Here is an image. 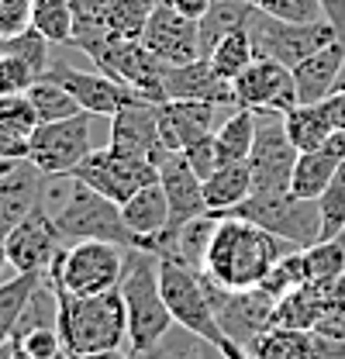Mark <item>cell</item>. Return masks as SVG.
Masks as SVG:
<instances>
[{
  "label": "cell",
  "mask_w": 345,
  "mask_h": 359,
  "mask_svg": "<svg viewBox=\"0 0 345 359\" xmlns=\"http://www.w3.org/2000/svg\"><path fill=\"white\" fill-rule=\"evenodd\" d=\"M294 249H297L294 242L266 231L262 224L249 222V218L224 215V218H217L215 235L208 242L201 273L208 280H215L217 287L252 290V287H262L269 269Z\"/></svg>",
  "instance_id": "cell-1"
},
{
  "label": "cell",
  "mask_w": 345,
  "mask_h": 359,
  "mask_svg": "<svg viewBox=\"0 0 345 359\" xmlns=\"http://www.w3.org/2000/svg\"><path fill=\"white\" fill-rule=\"evenodd\" d=\"M42 208L55 218L66 242H114L121 249H145V242L121 218V204L97 194L76 177H48L42 190Z\"/></svg>",
  "instance_id": "cell-2"
},
{
  "label": "cell",
  "mask_w": 345,
  "mask_h": 359,
  "mask_svg": "<svg viewBox=\"0 0 345 359\" xmlns=\"http://www.w3.org/2000/svg\"><path fill=\"white\" fill-rule=\"evenodd\" d=\"M121 301L128 311V349L131 356L145 359L149 353H156L172 321L163 287H159V256L149 249H128L125 252V276H121Z\"/></svg>",
  "instance_id": "cell-3"
},
{
  "label": "cell",
  "mask_w": 345,
  "mask_h": 359,
  "mask_svg": "<svg viewBox=\"0 0 345 359\" xmlns=\"http://www.w3.org/2000/svg\"><path fill=\"white\" fill-rule=\"evenodd\" d=\"M55 297H59L55 328L69 356H93V353H111V349L128 346V311H125L121 290L76 297L55 287Z\"/></svg>",
  "instance_id": "cell-4"
},
{
  "label": "cell",
  "mask_w": 345,
  "mask_h": 359,
  "mask_svg": "<svg viewBox=\"0 0 345 359\" xmlns=\"http://www.w3.org/2000/svg\"><path fill=\"white\" fill-rule=\"evenodd\" d=\"M159 287H163V297H166V308H170L172 321L197 342H208L221 349L224 356L231 359H249L217 325L215 308H211V297L204 290V276L201 269L187 266L172 256H159Z\"/></svg>",
  "instance_id": "cell-5"
},
{
  "label": "cell",
  "mask_w": 345,
  "mask_h": 359,
  "mask_svg": "<svg viewBox=\"0 0 345 359\" xmlns=\"http://www.w3.org/2000/svg\"><path fill=\"white\" fill-rule=\"evenodd\" d=\"M125 252L128 249H121L114 242H100V238L69 242L45 276L55 287H62L66 294H76V297L107 294V290H118L121 287Z\"/></svg>",
  "instance_id": "cell-6"
},
{
  "label": "cell",
  "mask_w": 345,
  "mask_h": 359,
  "mask_svg": "<svg viewBox=\"0 0 345 359\" xmlns=\"http://www.w3.org/2000/svg\"><path fill=\"white\" fill-rule=\"evenodd\" d=\"M228 215L262 224L266 231L294 242L297 249H311L314 242H321V211H318V201H301L290 190L252 194L249 201H242ZM217 218H224V215H217Z\"/></svg>",
  "instance_id": "cell-7"
},
{
  "label": "cell",
  "mask_w": 345,
  "mask_h": 359,
  "mask_svg": "<svg viewBox=\"0 0 345 359\" xmlns=\"http://www.w3.org/2000/svg\"><path fill=\"white\" fill-rule=\"evenodd\" d=\"M80 52H86L100 73L114 76L118 83L131 87L135 93H142L145 100H166L163 93V73L166 66L138 42V39H118V35H104L97 42L83 45Z\"/></svg>",
  "instance_id": "cell-8"
},
{
  "label": "cell",
  "mask_w": 345,
  "mask_h": 359,
  "mask_svg": "<svg viewBox=\"0 0 345 359\" xmlns=\"http://www.w3.org/2000/svg\"><path fill=\"white\" fill-rule=\"evenodd\" d=\"M90 125H93V114H86V111L73 114V118H62V121H42L32 132L28 159L42 170L45 177H69L97 149Z\"/></svg>",
  "instance_id": "cell-9"
},
{
  "label": "cell",
  "mask_w": 345,
  "mask_h": 359,
  "mask_svg": "<svg viewBox=\"0 0 345 359\" xmlns=\"http://www.w3.org/2000/svg\"><path fill=\"white\" fill-rule=\"evenodd\" d=\"M249 35L256 45V55L262 59H276L283 66H297L307 55H314L318 48L332 45L339 35L328 21H314V25H294V21H280V18H269L262 11H252L249 18Z\"/></svg>",
  "instance_id": "cell-10"
},
{
  "label": "cell",
  "mask_w": 345,
  "mask_h": 359,
  "mask_svg": "<svg viewBox=\"0 0 345 359\" xmlns=\"http://www.w3.org/2000/svg\"><path fill=\"white\" fill-rule=\"evenodd\" d=\"M204 276V273H201ZM204 290L211 297V308L215 318L221 325V332L245 353L259 335L273 325V308H276V297L266 294L262 287L252 290H228V287H217L215 280L204 276Z\"/></svg>",
  "instance_id": "cell-11"
},
{
  "label": "cell",
  "mask_w": 345,
  "mask_h": 359,
  "mask_svg": "<svg viewBox=\"0 0 345 359\" xmlns=\"http://www.w3.org/2000/svg\"><path fill=\"white\" fill-rule=\"evenodd\" d=\"M69 177L93 187L104 197H111L114 204H125L131 194H138L142 187L159 180V166L149 163V159H138V156H128V152H118V149L104 145V149H93Z\"/></svg>",
  "instance_id": "cell-12"
},
{
  "label": "cell",
  "mask_w": 345,
  "mask_h": 359,
  "mask_svg": "<svg viewBox=\"0 0 345 359\" xmlns=\"http://www.w3.org/2000/svg\"><path fill=\"white\" fill-rule=\"evenodd\" d=\"M245 163L252 170V194L290 190L297 149L287 138L283 114H276V111H259L256 114V142H252V152H249Z\"/></svg>",
  "instance_id": "cell-13"
},
{
  "label": "cell",
  "mask_w": 345,
  "mask_h": 359,
  "mask_svg": "<svg viewBox=\"0 0 345 359\" xmlns=\"http://www.w3.org/2000/svg\"><path fill=\"white\" fill-rule=\"evenodd\" d=\"M159 187H163V194L170 201V228L152 238V252L166 256L172 245V235L187 222L208 215V201H204V180L190 170L183 152H166L163 156V163H159Z\"/></svg>",
  "instance_id": "cell-14"
},
{
  "label": "cell",
  "mask_w": 345,
  "mask_h": 359,
  "mask_svg": "<svg viewBox=\"0 0 345 359\" xmlns=\"http://www.w3.org/2000/svg\"><path fill=\"white\" fill-rule=\"evenodd\" d=\"M66 235L59 231L55 218L45 211L42 204L7 231V266L14 273H48L59 252L66 249Z\"/></svg>",
  "instance_id": "cell-15"
},
{
  "label": "cell",
  "mask_w": 345,
  "mask_h": 359,
  "mask_svg": "<svg viewBox=\"0 0 345 359\" xmlns=\"http://www.w3.org/2000/svg\"><path fill=\"white\" fill-rule=\"evenodd\" d=\"M231 97H235V107H245V111H256V114L259 111L287 114L301 104L290 66H283L276 59H262V55H256L252 66L242 76L231 80Z\"/></svg>",
  "instance_id": "cell-16"
},
{
  "label": "cell",
  "mask_w": 345,
  "mask_h": 359,
  "mask_svg": "<svg viewBox=\"0 0 345 359\" xmlns=\"http://www.w3.org/2000/svg\"><path fill=\"white\" fill-rule=\"evenodd\" d=\"M231 111L235 104H224V100H159L156 104L159 138L166 152H183L197 138L215 135Z\"/></svg>",
  "instance_id": "cell-17"
},
{
  "label": "cell",
  "mask_w": 345,
  "mask_h": 359,
  "mask_svg": "<svg viewBox=\"0 0 345 359\" xmlns=\"http://www.w3.org/2000/svg\"><path fill=\"white\" fill-rule=\"evenodd\" d=\"M45 76L59 80L62 87L76 97V104L83 107L86 114H93V118H114L121 107H128L135 100H145L142 93H135L131 87L118 83L114 76H107L100 69H76L69 62H55L52 59Z\"/></svg>",
  "instance_id": "cell-18"
},
{
  "label": "cell",
  "mask_w": 345,
  "mask_h": 359,
  "mask_svg": "<svg viewBox=\"0 0 345 359\" xmlns=\"http://www.w3.org/2000/svg\"><path fill=\"white\" fill-rule=\"evenodd\" d=\"M138 42L145 45L163 66L194 62V59H201V21L183 18L180 11H172L170 4L163 0L152 11V18L145 21Z\"/></svg>",
  "instance_id": "cell-19"
},
{
  "label": "cell",
  "mask_w": 345,
  "mask_h": 359,
  "mask_svg": "<svg viewBox=\"0 0 345 359\" xmlns=\"http://www.w3.org/2000/svg\"><path fill=\"white\" fill-rule=\"evenodd\" d=\"M107 145L118 149V152H128V156L149 159V163L159 166L163 156H166V145H163V138H159L156 100H135L128 107H121V111L111 118Z\"/></svg>",
  "instance_id": "cell-20"
},
{
  "label": "cell",
  "mask_w": 345,
  "mask_h": 359,
  "mask_svg": "<svg viewBox=\"0 0 345 359\" xmlns=\"http://www.w3.org/2000/svg\"><path fill=\"white\" fill-rule=\"evenodd\" d=\"M45 173L32 159H18L0 177V231H11L18 222H25L42 204Z\"/></svg>",
  "instance_id": "cell-21"
},
{
  "label": "cell",
  "mask_w": 345,
  "mask_h": 359,
  "mask_svg": "<svg viewBox=\"0 0 345 359\" xmlns=\"http://www.w3.org/2000/svg\"><path fill=\"white\" fill-rule=\"evenodd\" d=\"M163 93H166V100H224V104H235L231 83L217 76L208 59H194V62H183V66H166Z\"/></svg>",
  "instance_id": "cell-22"
},
{
  "label": "cell",
  "mask_w": 345,
  "mask_h": 359,
  "mask_svg": "<svg viewBox=\"0 0 345 359\" xmlns=\"http://www.w3.org/2000/svg\"><path fill=\"white\" fill-rule=\"evenodd\" d=\"M345 62V42L335 39L332 45L318 48L314 55H307L304 62H297L290 73H294V83H297V100L301 104H318L325 97L335 93L339 83V73H342Z\"/></svg>",
  "instance_id": "cell-23"
},
{
  "label": "cell",
  "mask_w": 345,
  "mask_h": 359,
  "mask_svg": "<svg viewBox=\"0 0 345 359\" xmlns=\"http://www.w3.org/2000/svg\"><path fill=\"white\" fill-rule=\"evenodd\" d=\"M121 218L145 242V249L152 252V238L170 228V201H166L159 180L149 183V187H142L138 194H131L128 201L121 204Z\"/></svg>",
  "instance_id": "cell-24"
},
{
  "label": "cell",
  "mask_w": 345,
  "mask_h": 359,
  "mask_svg": "<svg viewBox=\"0 0 345 359\" xmlns=\"http://www.w3.org/2000/svg\"><path fill=\"white\" fill-rule=\"evenodd\" d=\"M332 304V287H321V283H301L294 287L290 294H283L273 308V325H283V328H304L311 332L314 321L321 318V311Z\"/></svg>",
  "instance_id": "cell-25"
},
{
  "label": "cell",
  "mask_w": 345,
  "mask_h": 359,
  "mask_svg": "<svg viewBox=\"0 0 345 359\" xmlns=\"http://www.w3.org/2000/svg\"><path fill=\"white\" fill-rule=\"evenodd\" d=\"M249 197H252V170H249V163H224L204 180V201H208L211 215H228Z\"/></svg>",
  "instance_id": "cell-26"
},
{
  "label": "cell",
  "mask_w": 345,
  "mask_h": 359,
  "mask_svg": "<svg viewBox=\"0 0 345 359\" xmlns=\"http://www.w3.org/2000/svg\"><path fill=\"white\" fill-rule=\"evenodd\" d=\"M342 163L345 159L332 156L328 149L297 152V163H294V173H290V194L301 197V201H318L328 190V183L335 180Z\"/></svg>",
  "instance_id": "cell-27"
},
{
  "label": "cell",
  "mask_w": 345,
  "mask_h": 359,
  "mask_svg": "<svg viewBox=\"0 0 345 359\" xmlns=\"http://www.w3.org/2000/svg\"><path fill=\"white\" fill-rule=\"evenodd\" d=\"M256 4L252 0H215L208 7V14L201 18V59L211 55L228 32H238V28H249V18H252Z\"/></svg>",
  "instance_id": "cell-28"
},
{
  "label": "cell",
  "mask_w": 345,
  "mask_h": 359,
  "mask_svg": "<svg viewBox=\"0 0 345 359\" xmlns=\"http://www.w3.org/2000/svg\"><path fill=\"white\" fill-rule=\"evenodd\" d=\"M249 359H314V332L269 325L245 349Z\"/></svg>",
  "instance_id": "cell-29"
},
{
  "label": "cell",
  "mask_w": 345,
  "mask_h": 359,
  "mask_svg": "<svg viewBox=\"0 0 345 359\" xmlns=\"http://www.w3.org/2000/svg\"><path fill=\"white\" fill-rule=\"evenodd\" d=\"M283 128H287V138L294 142L297 152H311V149H321L328 142V135L335 132L332 128V118L325 111V104H297L294 111L283 114Z\"/></svg>",
  "instance_id": "cell-30"
},
{
  "label": "cell",
  "mask_w": 345,
  "mask_h": 359,
  "mask_svg": "<svg viewBox=\"0 0 345 359\" xmlns=\"http://www.w3.org/2000/svg\"><path fill=\"white\" fill-rule=\"evenodd\" d=\"M215 142H217L221 166L224 163H245L249 152H252V142H256V111L235 107L224 118V125L215 132Z\"/></svg>",
  "instance_id": "cell-31"
},
{
  "label": "cell",
  "mask_w": 345,
  "mask_h": 359,
  "mask_svg": "<svg viewBox=\"0 0 345 359\" xmlns=\"http://www.w3.org/2000/svg\"><path fill=\"white\" fill-rule=\"evenodd\" d=\"M39 283H42V273H14V280L0 283V346L14 342L18 321H21Z\"/></svg>",
  "instance_id": "cell-32"
},
{
  "label": "cell",
  "mask_w": 345,
  "mask_h": 359,
  "mask_svg": "<svg viewBox=\"0 0 345 359\" xmlns=\"http://www.w3.org/2000/svg\"><path fill=\"white\" fill-rule=\"evenodd\" d=\"M252 59H256V45H252L249 28L228 32V35L211 48V55H208V62L215 66V73L221 80H228V83H231L235 76H242V73L252 66Z\"/></svg>",
  "instance_id": "cell-33"
},
{
  "label": "cell",
  "mask_w": 345,
  "mask_h": 359,
  "mask_svg": "<svg viewBox=\"0 0 345 359\" xmlns=\"http://www.w3.org/2000/svg\"><path fill=\"white\" fill-rule=\"evenodd\" d=\"M215 228H217V215H211V211L201 215V218H194V222H187L172 235V245L166 256H172V259H180V263H187V266H194V269H201Z\"/></svg>",
  "instance_id": "cell-34"
},
{
  "label": "cell",
  "mask_w": 345,
  "mask_h": 359,
  "mask_svg": "<svg viewBox=\"0 0 345 359\" xmlns=\"http://www.w3.org/2000/svg\"><path fill=\"white\" fill-rule=\"evenodd\" d=\"M32 28L42 32L52 45H73V4L69 0H35L32 4Z\"/></svg>",
  "instance_id": "cell-35"
},
{
  "label": "cell",
  "mask_w": 345,
  "mask_h": 359,
  "mask_svg": "<svg viewBox=\"0 0 345 359\" xmlns=\"http://www.w3.org/2000/svg\"><path fill=\"white\" fill-rule=\"evenodd\" d=\"M304 263H307V283L332 287L345 273V235L321 238L311 249H304Z\"/></svg>",
  "instance_id": "cell-36"
},
{
  "label": "cell",
  "mask_w": 345,
  "mask_h": 359,
  "mask_svg": "<svg viewBox=\"0 0 345 359\" xmlns=\"http://www.w3.org/2000/svg\"><path fill=\"white\" fill-rule=\"evenodd\" d=\"M28 97H32V104H35L42 121H62V118H73V114L83 111L76 104V97L52 76H39L32 83V90H28Z\"/></svg>",
  "instance_id": "cell-37"
},
{
  "label": "cell",
  "mask_w": 345,
  "mask_h": 359,
  "mask_svg": "<svg viewBox=\"0 0 345 359\" xmlns=\"http://www.w3.org/2000/svg\"><path fill=\"white\" fill-rule=\"evenodd\" d=\"M163 0H107V32L118 39H142L145 21Z\"/></svg>",
  "instance_id": "cell-38"
},
{
  "label": "cell",
  "mask_w": 345,
  "mask_h": 359,
  "mask_svg": "<svg viewBox=\"0 0 345 359\" xmlns=\"http://www.w3.org/2000/svg\"><path fill=\"white\" fill-rule=\"evenodd\" d=\"M0 52L18 55V59H21V62H28L39 76H45V69L52 66V42L45 39L42 32H35L32 25H28L25 32H18V35L0 39Z\"/></svg>",
  "instance_id": "cell-39"
},
{
  "label": "cell",
  "mask_w": 345,
  "mask_h": 359,
  "mask_svg": "<svg viewBox=\"0 0 345 359\" xmlns=\"http://www.w3.org/2000/svg\"><path fill=\"white\" fill-rule=\"evenodd\" d=\"M318 211H321V238H339L345 231V163L328 183V190L318 197Z\"/></svg>",
  "instance_id": "cell-40"
},
{
  "label": "cell",
  "mask_w": 345,
  "mask_h": 359,
  "mask_svg": "<svg viewBox=\"0 0 345 359\" xmlns=\"http://www.w3.org/2000/svg\"><path fill=\"white\" fill-rule=\"evenodd\" d=\"M301 283H307V263H304V249H294V252H287L276 266L269 269V276L262 280V290L280 301L283 294H290Z\"/></svg>",
  "instance_id": "cell-41"
},
{
  "label": "cell",
  "mask_w": 345,
  "mask_h": 359,
  "mask_svg": "<svg viewBox=\"0 0 345 359\" xmlns=\"http://www.w3.org/2000/svg\"><path fill=\"white\" fill-rule=\"evenodd\" d=\"M262 14L280 18V21H294V25H314L325 21L321 14V0H252Z\"/></svg>",
  "instance_id": "cell-42"
},
{
  "label": "cell",
  "mask_w": 345,
  "mask_h": 359,
  "mask_svg": "<svg viewBox=\"0 0 345 359\" xmlns=\"http://www.w3.org/2000/svg\"><path fill=\"white\" fill-rule=\"evenodd\" d=\"M0 125H7L21 135H32L42 125V118H39L28 93H11V97H0Z\"/></svg>",
  "instance_id": "cell-43"
},
{
  "label": "cell",
  "mask_w": 345,
  "mask_h": 359,
  "mask_svg": "<svg viewBox=\"0 0 345 359\" xmlns=\"http://www.w3.org/2000/svg\"><path fill=\"white\" fill-rule=\"evenodd\" d=\"M14 342L21 346V353H28L32 359H59L66 353L59 328H28V332L14 335Z\"/></svg>",
  "instance_id": "cell-44"
},
{
  "label": "cell",
  "mask_w": 345,
  "mask_h": 359,
  "mask_svg": "<svg viewBox=\"0 0 345 359\" xmlns=\"http://www.w3.org/2000/svg\"><path fill=\"white\" fill-rule=\"evenodd\" d=\"M35 80H39V73H35L28 62H21L18 55L0 52V97H11V93H28Z\"/></svg>",
  "instance_id": "cell-45"
},
{
  "label": "cell",
  "mask_w": 345,
  "mask_h": 359,
  "mask_svg": "<svg viewBox=\"0 0 345 359\" xmlns=\"http://www.w3.org/2000/svg\"><path fill=\"white\" fill-rule=\"evenodd\" d=\"M183 159L190 163V170H194L197 177L208 180L217 170V166H221V156H217L215 135H204V138H197L194 145H187V149H183Z\"/></svg>",
  "instance_id": "cell-46"
},
{
  "label": "cell",
  "mask_w": 345,
  "mask_h": 359,
  "mask_svg": "<svg viewBox=\"0 0 345 359\" xmlns=\"http://www.w3.org/2000/svg\"><path fill=\"white\" fill-rule=\"evenodd\" d=\"M32 4L35 0H0V39L18 35L32 25Z\"/></svg>",
  "instance_id": "cell-47"
},
{
  "label": "cell",
  "mask_w": 345,
  "mask_h": 359,
  "mask_svg": "<svg viewBox=\"0 0 345 359\" xmlns=\"http://www.w3.org/2000/svg\"><path fill=\"white\" fill-rule=\"evenodd\" d=\"M311 332L321 335V339H332V342H345V304L332 301V304L321 311V318L314 321Z\"/></svg>",
  "instance_id": "cell-48"
},
{
  "label": "cell",
  "mask_w": 345,
  "mask_h": 359,
  "mask_svg": "<svg viewBox=\"0 0 345 359\" xmlns=\"http://www.w3.org/2000/svg\"><path fill=\"white\" fill-rule=\"evenodd\" d=\"M28 152H32V135H21L0 125V159L18 163V159H28Z\"/></svg>",
  "instance_id": "cell-49"
},
{
  "label": "cell",
  "mask_w": 345,
  "mask_h": 359,
  "mask_svg": "<svg viewBox=\"0 0 345 359\" xmlns=\"http://www.w3.org/2000/svg\"><path fill=\"white\" fill-rule=\"evenodd\" d=\"M321 14L335 28V35L345 42V0H321Z\"/></svg>",
  "instance_id": "cell-50"
},
{
  "label": "cell",
  "mask_w": 345,
  "mask_h": 359,
  "mask_svg": "<svg viewBox=\"0 0 345 359\" xmlns=\"http://www.w3.org/2000/svg\"><path fill=\"white\" fill-rule=\"evenodd\" d=\"M325 104V111H328V118H332V128L335 132H345V93H332V97H325L321 100Z\"/></svg>",
  "instance_id": "cell-51"
},
{
  "label": "cell",
  "mask_w": 345,
  "mask_h": 359,
  "mask_svg": "<svg viewBox=\"0 0 345 359\" xmlns=\"http://www.w3.org/2000/svg\"><path fill=\"white\" fill-rule=\"evenodd\" d=\"M166 4H170L172 11H180L183 18H194V21H201L215 0H166Z\"/></svg>",
  "instance_id": "cell-52"
},
{
  "label": "cell",
  "mask_w": 345,
  "mask_h": 359,
  "mask_svg": "<svg viewBox=\"0 0 345 359\" xmlns=\"http://www.w3.org/2000/svg\"><path fill=\"white\" fill-rule=\"evenodd\" d=\"M197 359H231V356H224L221 349L208 346V342H201V349H197Z\"/></svg>",
  "instance_id": "cell-53"
},
{
  "label": "cell",
  "mask_w": 345,
  "mask_h": 359,
  "mask_svg": "<svg viewBox=\"0 0 345 359\" xmlns=\"http://www.w3.org/2000/svg\"><path fill=\"white\" fill-rule=\"evenodd\" d=\"M332 301H339V304H345V273L332 283Z\"/></svg>",
  "instance_id": "cell-54"
},
{
  "label": "cell",
  "mask_w": 345,
  "mask_h": 359,
  "mask_svg": "<svg viewBox=\"0 0 345 359\" xmlns=\"http://www.w3.org/2000/svg\"><path fill=\"white\" fill-rule=\"evenodd\" d=\"M7 266V231H0V273Z\"/></svg>",
  "instance_id": "cell-55"
},
{
  "label": "cell",
  "mask_w": 345,
  "mask_h": 359,
  "mask_svg": "<svg viewBox=\"0 0 345 359\" xmlns=\"http://www.w3.org/2000/svg\"><path fill=\"white\" fill-rule=\"evenodd\" d=\"M14 356V342H4V346H0V359H11Z\"/></svg>",
  "instance_id": "cell-56"
},
{
  "label": "cell",
  "mask_w": 345,
  "mask_h": 359,
  "mask_svg": "<svg viewBox=\"0 0 345 359\" xmlns=\"http://www.w3.org/2000/svg\"><path fill=\"white\" fill-rule=\"evenodd\" d=\"M335 90H339V93H345V62H342V73H339V83H335Z\"/></svg>",
  "instance_id": "cell-57"
},
{
  "label": "cell",
  "mask_w": 345,
  "mask_h": 359,
  "mask_svg": "<svg viewBox=\"0 0 345 359\" xmlns=\"http://www.w3.org/2000/svg\"><path fill=\"white\" fill-rule=\"evenodd\" d=\"M11 166H14V163H7V159H0V177H4V173H7Z\"/></svg>",
  "instance_id": "cell-58"
},
{
  "label": "cell",
  "mask_w": 345,
  "mask_h": 359,
  "mask_svg": "<svg viewBox=\"0 0 345 359\" xmlns=\"http://www.w3.org/2000/svg\"><path fill=\"white\" fill-rule=\"evenodd\" d=\"M314 359H345V356H314Z\"/></svg>",
  "instance_id": "cell-59"
},
{
  "label": "cell",
  "mask_w": 345,
  "mask_h": 359,
  "mask_svg": "<svg viewBox=\"0 0 345 359\" xmlns=\"http://www.w3.org/2000/svg\"><path fill=\"white\" fill-rule=\"evenodd\" d=\"M342 235H345V231H342Z\"/></svg>",
  "instance_id": "cell-60"
}]
</instances>
